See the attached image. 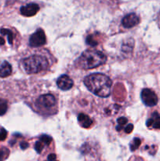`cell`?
<instances>
[{"instance_id":"ac0fdd59","label":"cell","mask_w":160,"mask_h":161,"mask_svg":"<svg viewBox=\"0 0 160 161\" xmlns=\"http://www.w3.org/2000/svg\"><path fill=\"white\" fill-rule=\"evenodd\" d=\"M40 141H42L43 144H46V145H50L52 141V137L49 135H46V134H43L40 137Z\"/></svg>"},{"instance_id":"5b68a950","label":"cell","mask_w":160,"mask_h":161,"mask_svg":"<svg viewBox=\"0 0 160 161\" xmlns=\"http://www.w3.org/2000/svg\"><path fill=\"white\" fill-rule=\"evenodd\" d=\"M140 97L146 106L152 107L158 103V97L155 92L150 89H144L140 93Z\"/></svg>"},{"instance_id":"4fadbf2b","label":"cell","mask_w":160,"mask_h":161,"mask_svg":"<svg viewBox=\"0 0 160 161\" xmlns=\"http://www.w3.org/2000/svg\"><path fill=\"white\" fill-rule=\"evenodd\" d=\"M0 34L2 35H6L8 38V42L9 44H12L13 42V32H12L10 30L6 29V28H2V29L0 30Z\"/></svg>"},{"instance_id":"44dd1931","label":"cell","mask_w":160,"mask_h":161,"mask_svg":"<svg viewBox=\"0 0 160 161\" xmlns=\"http://www.w3.org/2000/svg\"><path fill=\"white\" fill-rule=\"evenodd\" d=\"M7 137V131L5 129H2L0 130V141H3Z\"/></svg>"},{"instance_id":"d6986e66","label":"cell","mask_w":160,"mask_h":161,"mask_svg":"<svg viewBox=\"0 0 160 161\" xmlns=\"http://www.w3.org/2000/svg\"><path fill=\"white\" fill-rule=\"evenodd\" d=\"M86 42H87V43L88 44V45H90V46H96L98 44V42L94 39V37L93 36V35H89L87 38Z\"/></svg>"},{"instance_id":"9c48e42d","label":"cell","mask_w":160,"mask_h":161,"mask_svg":"<svg viewBox=\"0 0 160 161\" xmlns=\"http://www.w3.org/2000/svg\"><path fill=\"white\" fill-rule=\"evenodd\" d=\"M39 10V5L35 3H29L20 8V13L24 16H32L36 14Z\"/></svg>"},{"instance_id":"ba28073f","label":"cell","mask_w":160,"mask_h":161,"mask_svg":"<svg viewBox=\"0 0 160 161\" xmlns=\"http://www.w3.org/2000/svg\"><path fill=\"white\" fill-rule=\"evenodd\" d=\"M57 85L61 90H68L72 88L74 82L68 75H63L57 79Z\"/></svg>"},{"instance_id":"8fae6325","label":"cell","mask_w":160,"mask_h":161,"mask_svg":"<svg viewBox=\"0 0 160 161\" xmlns=\"http://www.w3.org/2000/svg\"><path fill=\"white\" fill-rule=\"evenodd\" d=\"M78 121L80 126L83 128H89L93 124V120L84 113H80L78 115Z\"/></svg>"},{"instance_id":"ffe728a7","label":"cell","mask_w":160,"mask_h":161,"mask_svg":"<svg viewBox=\"0 0 160 161\" xmlns=\"http://www.w3.org/2000/svg\"><path fill=\"white\" fill-rule=\"evenodd\" d=\"M35 149L38 153H41V152L43 149V143L41 141H38L35 144Z\"/></svg>"},{"instance_id":"603a6c76","label":"cell","mask_w":160,"mask_h":161,"mask_svg":"<svg viewBox=\"0 0 160 161\" xmlns=\"http://www.w3.org/2000/svg\"><path fill=\"white\" fill-rule=\"evenodd\" d=\"M56 158H57V156H56L55 154L52 153V154H50V155L48 156L47 159L49 161H54L56 159Z\"/></svg>"},{"instance_id":"7a4b0ae2","label":"cell","mask_w":160,"mask_h":161,"mask_svg":"<svg viewBox=\"0 0 160 161\" xmlns=\"http://www.w3.org/2000/svg\"><path fill=\"white\" fill-rule=\"evenodd\" d=\"M106 55L97 49H87L76 60V64L83 69H91L105 64Z\"/></svg>"},{"instance_id":"7402d4cb","label":"cell","mask_w":160,"mask_h":161,"mask_svg":"<svg viewBox=\"0 0 160 161\" xmlns=\"http://www.w3.org/2000/svg\"><path fill=\"white\" fill-rule=\"evenodd\" d=\"M133 125L132 123H130V124H128L126 126L125 131L126 132L127 134H130V133H131V132L133 131Z\"/></svg>"},{"instance_id":"7c38bea8","label":"cell","mask_w":160,"mask_h":161,"mask_svg":"<svg viewBox=\"0 0 160 161\" xmlns=\"http://www.w3.org/2000/svg\"><path fill=\"white\" fill-rule=\"evenodd\" d=\"M146 125L148 126H153L154 128H160V115L155 112L151 115V119H148Z\"/></svg>"},{"instance_id":"30bf717a","label":"cell","mask_w":160,"mask_h":161,"mask_svg":"<svg viewBox=\"0 0 160 161\" xmlns=\"http://www.w3.org/2000/svg\"><path fill=\"white\" fill-rule=\"evenodd\" d=\"M12 73V67L7 61L0 62V77L5 78L9 76Z\"/></svg>"},{"instance_id":"6da1fadb","label":"cell","mask_w":160,"mask_h":161,"mask_svg":"<svg viewBox=\"0 0 160 161\" xmlns=\"http://www.w3.org/2000/svg\"><path fill=\"white\" fill-rule=\"evenodd\" d=\"M84 84L90 92L101 97H107L112 91V82L102 73H93L85 77Z\"/></svg>"},{"instance_id":"e0dca14e","label":"cell","mask_w":160,"mask_h":161,"mask_svg":"<svg viewBox=\"0 0 160 161\" xmlns=\"http://www.w3.org/2000/svg\"><path fill=\"white\" fill-rule=\"evenodd\" d=\"M127 119L126 117H119L118 119H117V122H118V126H116V130L119 131L122 128H123V126L127 123Z\"/></svg>"},{"instance_id":"5bb4252c","label":"cell","mask_w":160,"mask_h":161,"mask_svg":"<svg viewBox=\"0 0 160 161\" xmlns=\"http://www.w3.org/2000/svg\"><path fill=\"white\" fill-rule=\"evenodd\" d=\"M8 104L7 101L3 99H0V115H2L7 112Z\"/></svg>"},{"instance_id":"8992f818","label":"cell","mask_w":160,"mask_h":161,"mask_svg":"<svg viewBox=\"0 0 160 161\" xmlns=\"http://www.w3.org/2000/svg\"><path fill=\"white\" fill-rule=\"evenodd\" d=\"M46 42V38L43 30L38 29L30 36L29 45L31 47H39L44 45Z\"/></svg>"},{"instance_id":"9a60e30c","label":"cell","mask_w":160,"mask_h":161,"mask_svg":"<svg viewBox=\"0 0 160 161\" xmlns=\"http://www.w3.org/2000/svg\"><path fill=\"white\" fill-rule=\"evenodd\" d=\"M141 141H140V138L138 137H135L134 139L133 140V141L131 142L130 145V148L131 151H134L136 150L137 148H138V147L140 146Z\"/></svg>"},{"instance_id":"3957f363","label":"cell","mask_w":160,"mask_h":161,"mask_svg":"<svg viewBox=\"0 0 160 161\" xmlns=\"http://www.w3.org/2000/svg\"><path fill=\"white\" fill-rule=\"evenodd\" d=\"M24 71L28 74H36L44 71L50 66L49 60L42 55H31L22 60Z\"/></svg>"},{"instance_id":"52a82bcc","label":"cell","mask_w":160,"mask_h":161,"mask_svg":"<svg viewBox=\"0 0 160 161\" xmlns=\"http://www.w3.org/2000/svg\"><path fill=\"white\" fill-rule=\"evenodd\" d=\"M139 22H140L139 16L136 13H132L124 16L122 20V24L126 28H130V27H134L137 24H138Z\"/></svg>"},{"instance_id":"cb8c5ba5","label":"cell","mask_w":160,"mask_h":161,"mask_svg":"<svg viewBox=\"0 0 160 161\" xmlns=\"http://www.w3.org/2000/svg\"><path fill=\"white\" fill-rule=\"evenodd\" d=\"M28 147V144L27 142L20 143V148H21V149H26Z\"/></svg>"},{"instance_id":"d4e9b609","label":"cell","mask_w":160,"mask_h":161,"mask_svg":"<svg viewBox=\"0 0 160 161\" xmlns=\"http://www.w3.org/2000/svg\"><path fill=\"white\" fill-rule=\"evenodd\" d=\"M5 43V39L2 38V37H0V45H3Z\"/></svg>"},{"instance_id":"277c9868","label":"cell","mask_w":160,"mask_h":161,"mask_svg":"<svg viewBox=\"0 0 160 161\" xmlns=\"http://www.w3.org/2000/svg\"><path fill=\"white\" fill-rule=\"evenodd\" d=\"M57 100L51 93H46L38 97L35 101V105L42 111H51L55 108Z\"/></svg>"},{"instance_id":"2e32d148","label":"cell","mask_w":160,"mask_h":161,"mask_svg":"<svg viewBox=\"0 0 160 161\" xmlns=\"http://www.w3.org/2000/svg\"><path fill=\"white\" fill-rule=\"evenodd\" d=\"M9 151L8 148H2L0 150V161H3L9 156Z\"/></svg>"}]
</instances>
